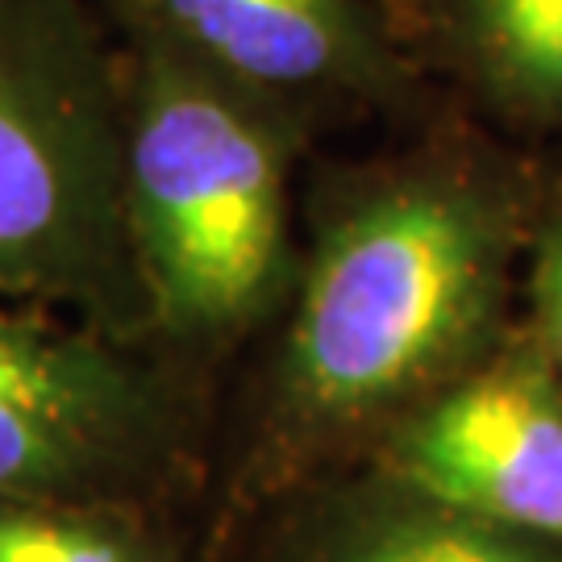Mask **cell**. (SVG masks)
Returning <instances> with one entry per match:
<instances>
[{"mask_svg":"<svg viewBox=\"0 0 562 562\" xmlns=\"http://www.w3.org/2000/svg\"><path fill=\"white\" fill-rule=\"evenodd\" d=\"M550 196L475 138H434L325 188L234 496L267 508L359 467L513 329Z\"/></svg>","mask_w":562,"mask_h":562,"instance_id":"1","label":"cell"},{"mask_svg":"<svg viewBox=\"0 0 562 562\" xmlns=\"http://www.w3.org/2000/svg\"><path fill=\"white\" fill-rule=\"evenodd\" d=\"M121 76L142 329L188 355L229 350L296 288L292 171L308 134L159 42L130 38Z\"/></svg>","mask_w":562,"mask_h":562,"instance_id":"2","label":"cell"},{"mask_svg":"<svg viewBox=\"0 0 562 562\" xmlns=\"http://www.w3.org/2000/svg\"><path fill=\"white\" fill-rule=\"evenodd\" d=\"M0 296L146 334L125 225V76L83 0H0Z\"/></svg>","mask_w":562,"mask_h":562,"instance_id":"3","label":"cell"},{"mask_svg":"<svg viewBox=\"0 0 562 562\" xmlns=\"http://www.w3.org/2000/svg\"><path fill=\"white\" fill-rule=\"evenodd\" d=\"M201 459V404L171 362L101 322L0 296V501L155 508Z\"/></svg>","mask_w":562,"mask_h":562,"instance_id":"4","label":"cell"},{"mask_svg":"<svg viewBox=\"0 0 562 562\" xmlns=\"http://www.w3.org/2000/svg\"><path fill=\"white\" fill-rule=\"evenodd\" d=\"M375 467L483 521L562 546V375L513 322L467 375L392 425Z\"/></svg>","mask_w":562,"mask_h":562,"instance_id":"5","label":"cell"},{"mask_svg":"<svg viewBox=\"0 0 562 562\" xmlns=\"http://www.w3.org/2000/svg\"><path fill=\"white\" fill-rule=\"evenodd\" d=\"M117 9L130 38L159 42L222 76L308 138L408 92L375 0H117Z\"/></svg>","mask_w":562,"mask_h":562,"instance_id":"6","label":"cell"},{"mask_svg":"<svg viewBox=\"0 0 562 562\" xmlns=\"http://www.w3.org/2000/svg\"><path fill=\"white\" fill-rule=\"evenodd\" d=\"M262 562H562L529 538L375 467H346L280 496Z\"/></svg>","mask_w":562,"mask_h":562,"instance_id":"7","label":"cell"},{"mask_svg":"<svg viewBox=\"0 0 562 562\" xmlns=\"http://www.w3.org/2000/svg\"><path fill=\"white\" fill-rule=\"evenodd\" d=\"M417 18L487 113L562 134V0H417Z\"/></svg>","mask_w":562,"mask_h":562,"instance_id":"8","label":"cell"},{"mask_svg":"<svg viewBox=\"0 0 562 562\" xmlns=\"http://www.w3.org/2000/svg\"><path fill=\"white\" fill-rule=\"evenodd\" d=\"M0 562H183L155 508L0 501Z\"/></svg>","mask_w":562,"mask_h":562,"instance_id":"9","label":"cell"},{"mask_svg":"<svg viewBox=\"0 0 562 562\" xmlns=\"http://www.w3.org/2000/svg\"><path fill=\"white\" fill-rule=\"evenodd\" d=\"M525 325L562 375V204L546 209L525 259Z\"/></svg>","mask_w":562,"mask_h":562,"instance_id":"10","label":"cell"}]
</instances>
